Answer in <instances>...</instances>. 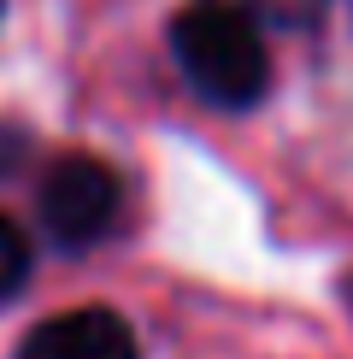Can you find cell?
I'll return each mask as SVG.
<instances>
[{
  "instance_id": "obj_7",
  "label": "cell",
  "mask_w": 353,
  "mask_h": 359,
  "mask_svg": "<svg viewBox=\"0 0 353 359\" xmlns=\"http://www.w3.org/2000/svg\"><path fill=\"white\" fill-rule=\"evenodd\" d=\"M0 12H6V0H0Z\"/></svg>"
},
{
  "instance_id": "obj_2",
  "label": "cell",
  "mask_w": 353,
  "mask_h": 359,
  "mask_svg": "<svg viewBox=\"0 0 353 359\" xmlns=\"http://www.w3.org/2000/svg\"><path fill=\"white\" fill-rule=\"evenodd\" d=\"M118 201H124V189H118L106 159L65 154V159L48 165V177H41V189H36V218H41V230L53 236V248L83 253V248H95L100 236H112Z\"/></svg>"
},
{
  "instance_id": "obj_4",
  "label": "cell",
  "mask_w": 353,
  "mask_h": 359,
  "mask_svg": "<svg viewBox=\"0 0 353 359\" xmlns=\"http://www.w3.org/2000/svg\"><path fill=\"white\" fill-rule=\"evenodd\" d=\"M230 6L254 12L265 29H312L330 12V0H230Z\"/></svg>"
},
{
  "instance_id": "obj_3",
  "label": "cell",
  "mask_w": 353,
  "mask_h": 359,
  "mask_svg": "<svg viewBox=\"0 0 353 359\" xmlns=\"http://www.w3.org/2000/svg\"><path fill=\"white\" fill-rule=\"evenodd\" d=\"M18 359H136V330L112 306H71L18 341Z\"/></svg>"
},
{
  "instance_id": "obj_5",
  "label": "cell",
  "mask_w": 353,
  "mask_h": 359,
  "mask_svg": "<svg viewBox=\"0 0 353 359\" xmlns=\"http://www.w3.org/2000/svg\"><path fill=\"white\" fill-rule=\"evenodd\" d=\"M24 283H29V242H24L18 224L0 212V306H6Z\"/></svg>"
},
{
  "instance_id": "obj_6",
  "label": "cell",
  "mask_w": 353,
  "mask_h": 359,
  "mask_svg": "<svg viewBox=\"0 0 353 359\" xmlns=\"http://www.w3.org/2000/svg\"><path fill=\"white\" fill-rule=\"evenodd\" d=\"M24 159H29V136L12 124V118H0V183H6V177L18 171Z\"/></svg>"
},
{
  "instance_id": "obj_1",
  "label": "cell",
  "mask_w": 353,
  "mask_h": 359,
  "mask_svg": "<svg viewBox=\"0 0 353 359\" xmlns=\"http://www.w3.org/2000/svg\"><path fill=\"white\" fill-rule=\"evenodd\" d=\"M259 18L230 0H195L171 18V59L200 100L224 112H247L271 88V59L259 41Z\"/></svg>"
}]
</instances>
